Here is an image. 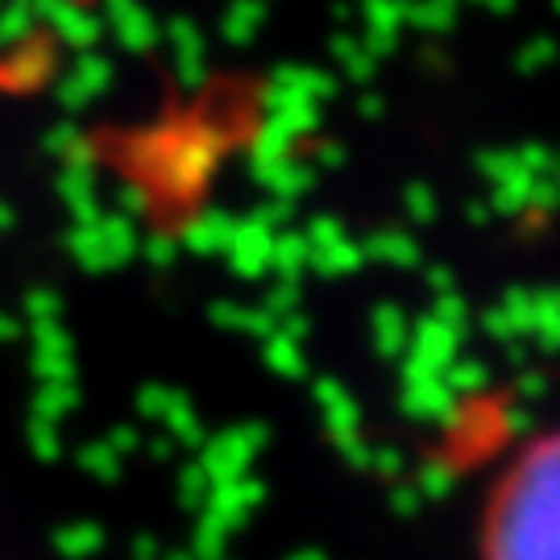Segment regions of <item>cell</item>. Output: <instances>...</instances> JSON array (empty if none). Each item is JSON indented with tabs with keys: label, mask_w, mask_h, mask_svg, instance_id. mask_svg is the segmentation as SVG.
Instances as JSON below:
<instances>
[{
	"label": "cell",
	"mask_w": 560,
	"mask_h": 560,
	"mask_svg": "<svg viewBox=\"0 0 560 560\" xmlns=\"http://www.w3.org/2000/svg\"><path fill=\"white\" fill-rule=\"evenodd\" d=\"M478 560H560V428L532 436L494 478Z\"/></svg>",
	"instance_id": "cell-1"
}]
</instances>
